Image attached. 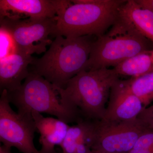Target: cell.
I'll use <instances>...</instances> for the list:
<instances>
[{
  "label": "cell",
  "mask_w": 153,
  "mask_h": 153,
  "mask_svg": "<svg viewBox=\"0 0 153 153\" xmlns=\"http://www.w3.org/2000/svg\"><path fill=\"white\" fill-rule=\"evenodd\" d=\"M114 68L84 70L72 77L64 88L55 87L61 104L80 120L104 117L111 88L119 79Z\"/></svg>",
  "instance_id": "obj_1"
},
{
  "label": "cell",
  "mask_w": 153,
  "mask_h": 153,
  "mask_svg": "<svg viewBox=\"0 0 153 153\" xmlns=\"http://www.w3.org/2000/svg\"><path fill=\"white\" fill-rule=\"evenodd\" d=\"M125 0H55L57 10L55 37H98L117 21Z\"/></svg>",
  "instance_id": "obj_2"
},
{
  "label": "cell",
  "mask_w": 153,
  "mask_h": 153,
  "mask_svg": "<svg viewBox=\"0 0 153 153\" xmlns=\"http://www.w3.org/2000/svg\"><path fill=\"white\" fill-rule=\"evenodd\" d=\"M97 37L57 36L49 49L31 66L32 72L43 76L55 87L64 88L76 74L86 70L91 48Z\"/></svg>",
  "instance_id": "obj_3"
},
{
  "label": "cell",
  "mask_w": 153,
  "mask_h": 153,
  "mask_svg": "<svg viewBox=\"0 0 153 153\" xmlns=\"http://www.w3.org/2000/svg\"><path fill=\"white\" fill-rule=\"evenodd\" d=\"M153 49L152 41L119 16L108 31L94 42L86 71L114 68L128 58Z\"/></svg>",
  "instance_id": "obj_4"
},
{
  "label": "cell",
  "mask_w": 153,
  "mask_h": 153,
  "mask_svg": "<svg viewBox=\"0 0 153 153\" xmlns=\"http://www.w3.org/2000/svg\"><path fill=\"white\" fill-rule=\"evenodd\" d=\"M8 93L10 102L16 107L18 112L47 114L68 124H76L83 120L62 105L52 83L32 71H30L19 89Z\"/></svg>",
  "instance_id": "obj_5"
},
{
  "label": "cell",
  "mask_w": 153,
  "mask_h": 153,
  "mask_svg": "<svg viewBox=\"0 0 153 153\" xmlns=\"http://www.w3.org/2000/svg\"><path fill=\"white\" fill-rule=\"evenodd\" d=\"M55 18L32 19L0 17V28L12 36L18 50L29 55L45 53L52 41L49 36H55Z\"/></svg>",
  "instance_id": "obj_6"
},
{
  "label": "cell",
  "mask_w": 153,
  "mask_h": 153,
  "mask_svg": "<svg viewBox=\"0 0 153 153\" xmlns=\"http://www.w3.org/2000/svg\"><path fill=\"white\" fill-rule=\"evenodd\" d=\"M10 104L8 91L3 90L0 97L1 142L23 153H40L34 145L38 131L32 114L16 112Z\"/></svg>",
  "instance_id": "obj_7"
},
{
  "label": "cell",
  "mask_w": 153,
  "mask_h": 153,
  "mask_svg": "<svg viewBox=\"0 0 153 153\" xmlns=\"http://www.w3.org/2000/svg\"><path fill=\"white\" fill-rule=\"evenodd\" d=\"M138 119L126 121H94L91 150L105 153H128L147 131Z\"/></svg>",
  "instance_id": "obj_8"
},
{
  "label": "cell",
  "mask_w": 153,
  "mask_h": 153,
  "mask_svg": "<svg viewBox=\"0 0 153 153\" xmlns=\"http://www.w3.org/2000/svg\"><path fill=\"white\" fill-rule=\"evenodd\" d=\"M145 108L140 99L130 90L124 80L119 79L111 88L102 119L113 121L134 120Z\"/></svg>",
  "instance_id": "obj_9"
},
{
  "label": "cell",
  "mask_w": 153,
  "mask_h": 153,
  "mask_svg": "<svg viewBox=\"0 0 153 153\" xmlns=\"http://www.w3.org/2000/svg\"><path fill=\"white\" fill-rule=\"evenodd\" d=\"M35 58L18 50L13 55L0 60V90L13 92L21 87L30 74L29 65Z\"/></svg>",
  "instance_id": "obj_10"
},
{
  "label": "cell",
  "mask_w": 153,
  "mask_h": 153,
  "mask_svg": "<svg viewBox=\"0 0 153 153\" xmlns=\"http://www.w3.org/2000/svg\"><path fill=\"white\" fill-rule=\"evenodd\" d=\"M55 0H0V17L55 18Z\"/></svg>",
  "instance_id": "obj_11"
},
{
  "label": "cell",
  "mask_w": 153,
  "mask_h": 153,
  "mask_svg": "<svg viewBox=\"0 0 153 153\" xmlns=\"http://www.w3.org/2000/svg\"><path fill=\"white\" fill-rule=\"evenodd\" d=\"M37 131L40 134L41 145L40 153L55 152V146H60L66 137L70 126L58 118L44 117L39 113H32Z\"/></svg>",
  "instance_id": "obj_12"
},
{
  "label": "cell",
  "mask_w": 153,
  "mask_h": 153,
  "mask_svg": "<svg viewBox=\"0 0 153 153\" xmlns=\"http://www.w3.org/2000/svg\"><path fill=\"white\" fill-rule=\"evenodd\" d=\"M94 120H84L70 126L60 145L62 153H91Z\"/></svg>",
  "instance_id": "obj_13"
},
{
  "label": "cell",
  "mask_w": 153,
  "mask_h": 153,
  "mask_svg": "<svg viewBox=\"0 0 153 153\" xmlns=\"http://www.w3.org/2000/svg\"><path fill=\"white\" fill-rule=\"evenodd\" d=\"M119 16L131 23L153 43V12L140 6L135 0H128L120 8Z\"/></svg>",
  "instance_id": "obj_14"
},
{
  "label": "cell",
  "mask_w": 153,
  "mask_h": 153,
  "mask_svg": "<svg viewBox=\"0 0 153 153\" xmlns=\"http://www.w3.org/2000/svg\"><path fill=\"white\" fill-rule=\"evenodd\" d=\"M119 76L137 77L153 72V49L127 59L113 68Z\"/></svg>",
  "instance_id": "obj_15"
},
{
  "label": "cell",
  "mask_w": 153,
  "mask_h": 153,
  "mask_svg": "<svg viewBox=\"0 0 153 153\" xmlns=\"http://www.w3.org/2000/svg\"><path fill=\"white\" fill-rule=\"evenodd\" d=\"M134 94L140 99L147 107L153 102V72L124 80Z\"/></svg>",
  "instance_id": "obj_16"
},
{
  "label": "cell",
  "mask_w": 153,
  "mask_h": 153,
  "mask_svg": "<svg viewBox=\"0 0 153 153\" xmlns=\"http://www.w3.org/2000/svg\"><path fill=\"white\" fill-rule=\"evenodd\" d=\"M18 51L16 43L7 30L0 28V60L13 55Z\"/></svg>",
  "instance_id": "obj_17"
},
{
  "label": "cell",
  "mask_w": 153,
  "mask_h": 153,
  "mask_svg": "<svg viewBox=\"0 0 153 153\" xmlns=\"http://www.w3.org/2000/svg\"><path fill=\"white\" fill-rule=\"evenodd\" d=\"M153 145V131L148 130L139 137L128 153H146Z\"/></svg>",
  "instance_id": "obj_18"
},
{
  "label": "cell",
  "mask_w": 153,
  "mask_h": 153,
  "mask_svg": "<svg viewBox=\"0 0 153 153\" xmlns=\"http://www.w3.org/2000/svg\"><path fill=\"white\" fill-rule=\"evenodd\" d=\"M137 119L146 128L153 131V104L145 108Z\"/></svg>",
  "instance_id": "obj_19"
},
{
  "label": "cell",
  "mask_w": 153,
  "mask_h": 153,
  "mask_svg": "<svg viewBox=\"0 0 153 153\" xmlns=\"http://www.w3.org/2000/svg\"><path fill=\"white\" fill-rule=\"evenodd\" d=\"M140 6L153 13V0H135Z\"/></svg>",
  "instance_id": "obj_20"
},
{
  "label": "cell",
  "mask_w": 153,
  "mask_h": 153,
  "mask_svg": "<svg viewBox=\"0 0 153 153\" xmlns=\"http://www.w3.org/2000/svg\"><path fill=\"white\" fill-rule=\"evenodd\" d=\"M11 150V148L7 147L3 145L0 146V153H12Z\"/></svg>",
  "instance_id": "obj_21"
},
{
  "label": "cell",
  "mask_w": 153,
  "mask_h": 153,
  "mask_svg": "<svg viewBox=\"0 0 153 153\" xmlns=\"http://www.w3.org/2000/svg\"><path fill=\"white\" fill-rule=\"evenodd\" d=\"M91 153H105L100 152H97V151L92 150V152Z\"/></svg>",
  "instance_id": "obj_22"
},
{
  "label": "cell",
  "mask_w": 153,
  "mask_h": 153,
  "mask_svg": "<svg viewBox=\"0 0 153 153\" xmlns=\"http://www.w3.org/2000/svg\"><path fill=\"white\" fill-rule=\"evenodd\" d=\"M57 153V152H56V151H55V152H52V153Z\"/></svg>",
  "instance_id": "obj_23"
}]
</instances>
